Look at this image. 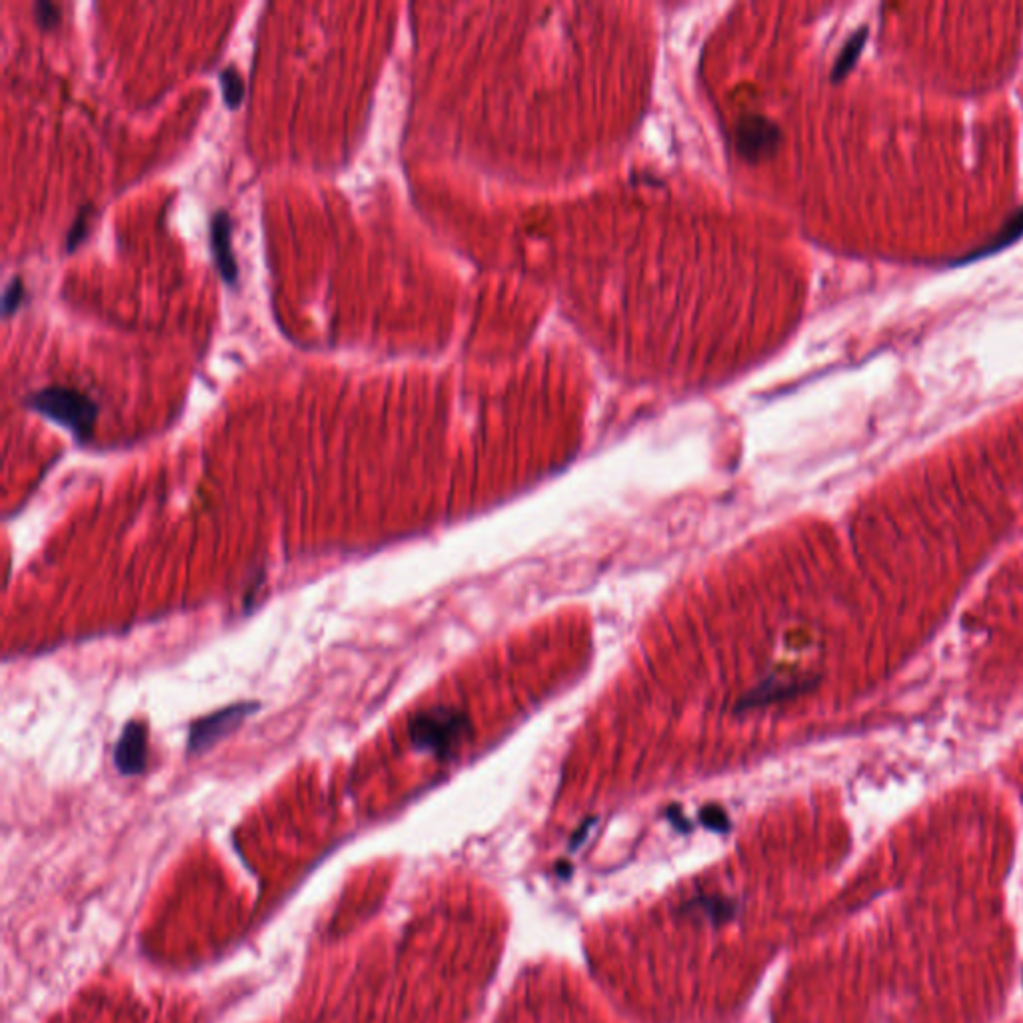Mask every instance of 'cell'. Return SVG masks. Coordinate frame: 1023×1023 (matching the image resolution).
<instances>
[{
	"mask_svg": "<svg viewBox=\"0 0 1023 1023\" xmlns=\"http://www.w3.org/2000/svg\"><path fill=\"white\" fill-rule=\"evenodd\" d=\"M92 214H94L92 204H84V206L78 210L76 218L72 220V224H70V228H68V232H66V240H64V244H66V252H72L78 244H82V240H84V238H86V234H88Z\"/></svg>",
	"mask_w": 1023,
	"mask_h": 1023,
	"instance_id": "obj_7",
	"label": "cell"
},
{
	"mask_svg": "<svg viewBox=\"0 0 1023 1023\" xmlns=\"http://www.w3.org/2000/svg\"><path fill=\"white\" fill-rule=\"evenodd\" d=\"M24 404L68 428L78 442H86L92 436L98 404L80 390L54 384L28 394Z\"/></svg>",
	"mask_w": 1023,
	"mask_h": 1023,
	"instance_id": "obj_1",
	"label": "cell"
},
{
	"mask_svg": "<svg viewBox=\"0 0 1023 1023\" xmlns=\"http://www.w3.org/2000/svg\"><path fill=\"white\" fill-rule=\"evenodd\" d=\"M218 78H220L222 98H224L226 106H228L230 110L238 108V106L242 104V100H244V92H246V86H244V80H242L240 72L236 70V66H234V64H230V66H226V68H222V70H220Z\"/></svg>",
	"mask_w": 1023,
	"mask_h": 1023,
	"instance_id": "obj_6",
	"label": "cell"
},
{
	"mask_svg": "<svg viewBox=\"0 0 1023 1023\" xmlns=\"http://www.w3.org/2000/svg\"><path fill=\"white\" fill-rule=\"evenodd\" d=\"M468 718L452 708H432L410 722V738L418 750L438 756L450 754L468 734Z\"/></svg>",
	"mask_w": 1023,
	"mask_h": 1023,
	"instance_id": "obj_2",
	"label": "cell"
},
{
	"mask_svg": "<svg viewBox=\"0 0 1023 1023\" xmlns=\"http://www.w3.org/2000/svg\"><path fill=\"white\" fill-rule=\"evenodd\" d=\"M148 754V732L140 722L126 724L116 748H114V766L124 776H136L146 768Z\"/></svg>",
	"mask_w": 1023,
	"mask_h": 1023,
	"instance_id": "obj_5",
	"label": "cell"
},
{
	"mask_svg": "<svg viewBox=\"0 0 1023 1023\" xmlns=\"http://www.w3.org/2000/svg\"><path fill=\"white\" fill-rule=\"evenodd\" d=\"M22 300H24V280L20 276H12L4 288V294H2V316L8 318L10 314H14L20 308Z\"/></svg>",
	"mask_w": 1023,
	"mask_h": 1023,
	"instance_id": "obj_8",
	"label": "cell"
},
{
	"mask_svg": "<svg viewBox=\"0 0 1023 1023\" xmlns=\"http://www.w3.org/2000/svg\"><path fill=\"white\" fill-rule=\"evenodd\" d=\"M256 708H258V704H254V702L234 704V706H228L224 710H218L216 714H210V716L194 722L190 726L188 750L200 752L208 746H214V742H218L220 738L234 732L244 722V718L250 716Z\"/></svg>",
	"mask_w": 1023,
	"mask_h": 1023,
	"instance_id": "obj_3",
	"label": "cell"
},
{
	"mask_svg": "<svg viewBox=\"0 0 1023 1023\" xmlns=\"http://www.w3.org/2000/svg\"><path fill=\"white\" fill-rule=\"evenodd\" d=\"M702 822L708 828H712V830H726L728 828V818H726V814L720 808H706L702 812Z\"/></svg>",
	"mask_w": 1023,
	"mask_h": 1023,
	"instance_id": "obj_10",
	"label": "cell"
},
{
	"mask_svg": "<svg viewBox=\"0 0 1023 1023\" xmlns=\"http://www.w3.org/2000/svg\"><path fill=\"white\" fill-rule=\"evenodd\" d=\"M210 248L222 280L234 286L238 280V264L232 252V220L226 210H216L210 218Z\"/></svg>",
	"mask_w": 1023,
	"mask_h": 1023,
	"instance_id": "obj_4",
	"label": "cell"
},
{
	"mask_svg": "<svg viewBox=\"0 0 1023 1023\" xmlns=\"http://www.w3.org/2000/svg\"><path fill=\"white\" fill-rule=\"evenodd\" d=\"M34 18L42 28H54L60 22V8L50 0H38L34 4Z\"/></svg>",
	"mask_w": 1023,
	"mask_h": 1023,
	"instance_id": "obj_9",
	"label": "cell"
}]
</instances>
